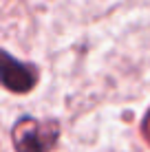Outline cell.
Listing matches in <instances>:
<instances>
[{"instance_id":"obj_1","label":"cell","mask_w":150,"mask_h":152,"mask_svg":"<svg viewBox=\"0 0 150 152\" xmlns=\"http://www.w3.org/2000/svg\"><path fill=\"white\" fill-rule=\"evenodd\" d=\"M60 141L58 119H38L22 115L11 128V143L15 152H51Z\"/></svg>"},{"instance_id":"obj_2","label":"cell","mask_w":150,"mask_h":152,"mask_svg":"<svg viewBox=\"0 0 150 152\" xmlns=\"http://www.w3.org/2000/svg\"><path fill=\"white\" fill-rule=\"evenodd\" d=\"M2 64H0V82L9 93H18V95H27L31 88L38 84V66L22 62L13 57L9 51L0 53Z\"/></svg>"}]
</instances>
